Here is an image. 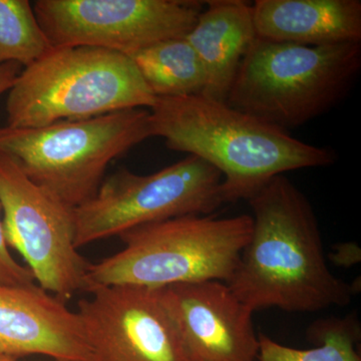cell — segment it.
<instances>
[{
  "instance_id": "obj_17",
  "label": "cell",
  "mask_w": 361,
  "mask_h": 361,
  "mask_svg": "<svg viewBox=\"0 0 361 361\" xmlns=\"http://www.w3.org/2000/svg\"><path fill=\"white\" fill-rule=\"evenodd\" d=\"M51 49L32 2L0 0V65H32Z\"/></svg>"
},
{
  "instance_id": "obj_5",
  "label": "cell",
  "mask_w": 361,
  "mask_h": 361,
  "mask_svg": "<svg viewBox=\"0 0 361 361\" xmlns=\"http://www.w3.org/2000/svg\"><path fill=\"white\" fill-rule=\"evenodd\" d=\"M360 68V44L307 47L256 39L226 104L288 132L336 106Z\"/></svg>"
},
{
  "instance_id": "obj_13",
  "label": "cell",
  "mask_w": 361,
  "mask_h": 361,
  "mask_svg": "<svg viewBox=\"0 0 361 361\" xmlns=\"http://www.w3.org/2000/svg\"><path fill=\"white\" fill-rule=\"evenodd\" d=\"M257 39L307 47L360 44V0H256Z\"/></svg>"
},
{
  "instance_id": "obj_20",
  "label": "cell",
  "mask_w": 361,
  "mask_h": 361,
  "mask_svg": "<svg viewBox=\"0 0 361 361\" xmlns=\"http://www.w3.org/2000/svg\"><path fill=\"white\" fill-rule=\"evenodd\" d=\"M21 66L16 63L0 65V96L8 92L20 73Z\"/></svg>"
},
{
  "instance_id": "obj_16",
  "label": "cell",
  "mask_w": 361,
  "mask_h": 361,
  "mask_svg": "<svg viewBox=\"0 0 361 361\" xmlns=\"http://www.w3.org/2000/svg\"><path fill=\"white\" fill-rule=\"evenodd\" d=\"M307 334L311 341L317 342V348H289L265 334H258L256 361H361L356 349L360 339V323L355 314L316 320Z\"/></svg>"
},
{
  "instance_id": "obj_18",
  "label": "cell",
  "mask_w": 361,
  "mask_h": 361,
  "mask_svg": "<svg viewBox=\"0 0 361 361\" xmlns=\"http://www.w3.org/2000/svg\"><path fill=\"white\" fill-rule=\"evenodd\" d=\"M37 283L32 271L13 257L4 233L2 210L0 206V285L26 286Z\"/></svg>"
},
{
  "instance_id": "obj_7",
  "label": "cell",
  "mask_w": 361,
  "mask_h": 361,
  "mask_svg": "<svg viewBox=\"0 0 361 361\" xmlns=\"http://www.w3.org/2000/svg\"><path fill=\"white\" fill-rule=\"evenodd\" d=\"M222 175L189 155L149 175L127 169L104 178L96 195L73 210L78 249L140 226L187 215H211L223 205Z\"/></svg>"
},
{
  "instance_id": "obj_8",
  "label": "cell",
  "mask_w": 361,
  "mask_h": 361,
  "mask_svg": "<svg viewBox=\"0 0 361 361\" xmlns=\"http://www.w3.org/2000/svg\"><path fill=\"white\" fill-rule=\"evenodd\" d=\"M0 206L9 247L42 289L66 301L84 291L90 262L75 244L73 210L32 182L0 153Z\"/></svg>"
},
{
  "instance_id": "obj_2",
  "label": "cell",
  "mask_w": 361,
  "mask_h": 361,
  "mask_svg": "<svg viewBox=\"0 0 361 361\" xmlns=\"http://www.w3.org/2000/svg\"><path fill=\"white\" fill-rule=\"evenodd\" d=\"M152 135L169 149L198 157L222 175L223 204L250 200L277 176L327 167L336 152L203 96L157 97L149 109Z\"/></svg>"
},
{
  "instance_id": "obj_19",
  "label": "cell",
  "mask_w": 361,
  "mask_h": 361,
  "mask_svg": "<svg viewBox=\"0 0 361 361\" xmlns=\"http://www.w3.org/2000/svg\"><path fill=\"white\" fill-rule=\"evenodd\" d=\"M334 248V252L330 254L329 258L334 264L342 267H351L360 262V248L355 243H341Z\"/></svg>"
},
{
  "instance_id": "obj_9",
  "label": "cell",
  "mask_w": 361,
  "mask_h": 361,
  "mask_svg": "<svg viewBox=\"0 0 361 361\" xmlns=\"http://www.w3.org/2000/svg\"><path fill=\"white\" fill-rule=\"evenodd\" d=\"M33 11L51 47H89L129 56L191 32L202 2L37 0Z\"/></svg>"
},
{
  "instance_id": "obj_11",
  "label": "cell",
  "mask_w": 361,
  "mask_h": 361,
  "mask_svg": "<svg viewBox=\"0 0 361 361\" xmlns=\"http://www.w3.org/2000/svg\"><path fill=\"white\" fill-rule=\"evenodd\" d=\"M191 361H256L253 311L217 280L161 288Z\"/></svg>"
},
{
  "instance_id": "obj_10",
  "label": "cell",
  "mask_w": 361,
  "mask_h": 361,
  "mask_svg": "<svg viewBox=\"0 0 361 361\" xmlns=\"http://www.w3.org/2000/svg\"><path fill=\"white\" fill-rule=\"evenodd\" d=\"M78 302L90 361H191L161 288L111 285Z\"/></svg>"
},
{
  "instance_id": "obj_12",
  "label": "cell",
  "mask_w": 361,
  "mask_h": 361,
  "mask_svg": "<svg viewBox=\"0 0 361 361\" xmlns=\"http://www.w3.org/2000/svg\"><path fill=\"white\" fill-rule=\"evenodd\" d=\"M40 355L56 361H90L78 312L37 283L0 285V358Z\"/></svg>"
},
{
  "instance_id": "obj_1",
  "label": "cell",
  "mask_w": 361,
  "mask_h": 361,
  "mask_svg": "<svg viewBox=\"0 0 361 361\" xmlns=\"http://www.w3.org/2000/svg\"><path fill=\"white\" fill-rule=\"evenodd\" d=\"M248 202L253 228L227 282L233 293L253 312L272 307L317 312L348 305L357 288L330 271L317 218L303 192L280 175Z\"/></svg>"
},
{
  "instance_id": "obj_21",
  "label": "cell",
  "mask_w": 361,
  "mask_h": 361,
  "mask_svg": "<svg viewBox=\"0 0 361 361\" xmlns=\"http://www.w3.org/2000/svg\"><path fill=\"white\" fill-rule=\"evenodd\" d=\"M0 361H16V360H8V358H0ZM54 361H56V360H54Z\"/></svg>"
},
{
  "instance_id": "obj_4",
  "label": "cell",
  "mask_w": 361,
  "mask_h": 361,
  "mask_svg": "<svg viewBox=\"0 0 361 361\" xmlns=\"http://www.w3.org/2000/svg\"><path fill=\"white\" fill-rule=\"evenodd\" d=\"M156 99L126 54L97 47H51L21 70L8 90L6 126L37 128L130 109L149 110Z\"/></svg>"
},
{
  "instance_id": "obj_15",
  "label": "cell",
  "mask_w": 361,
  "mask_h": 361,
  "mask_svg": "<svg viewBox=\"0 0 361 361\" xmlns=\"http://www.w3.org/2000/svg\"><path fill=\"white\" fill-rule=\"evenodd\" d=\"M128 56L157 97L203 96L205 92V70L185 37L163 40Z\"/></svg>"
},
{
  "instance_id": "obj_6",
  "label": "cell",
  "mask_w": 361,
  "mask_h": 361,
  "mask_svg": "<svg viewBox=\"0 0 361 361\" xmlns=\"http://www.w3.org/2000/svg\"><path fill=\"white\" fill-rule=\"evenodd\" d=\"M148 109L37 128L0 127V153L71 209L96 195L109 165L153 137Z\"/></svg>"
},
{
  "instance_id": "obj_14",
  "label": "cell",
  "mask_w": 361,
  "mask_h": 361,
  "mask_svg": "<svg viewBox=\"0 0 361 361\" xmlns=\"http://www.w3.org/2000/svg\"><path fill=\"white\" fill-rule=\"evenodd\" d=\"M185 39L206 73L203 97L226 103L240 63L257 39L252 4L242 0H210Z\"/></svg>"
},
{
  "instance_id": "obj_3",
  "label": "cell",
  "mask_w": 361,
  "mask_h": 361,
  "mask_svg": "<svg viewBox=\"0 0 361 361\" xmlns=\"http://www.w3.org/2000/svg\"><path fill=\"white\" fill-rule=\"evenodd\" d=\"M253 219L187 215L121 234L123 250L90 263L84 291L111 285L165 288L217 280L227 283L251 238Z\"/></svg>"
}]
</instances>
